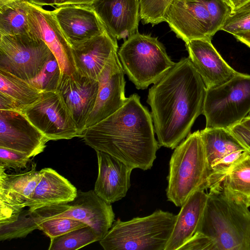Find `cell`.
Returning <instances> with one entry per match:
<instances>
[{
    "mask_svg": "<svg viewBox=\"0 0 250 250\" xmlns=\"http://www.w3.org/2000/svg\"><path fill=\"white\" fill-rule=\"evenodd\" d=\"M206 90L188 57L149 89L146 102L160 147L175 149L188 136L202 114Z\"/></svg>",
    "mask_w": 250,
    "mask_h": 250,
    "instance_id": "6da1fadb",
    "label": "cell"
},
{
    "mask_svg": "<svg viewBox=\"0 0 250 250\" xmlns=\"http://www.w3.org/2000/svg\"><path fill=\"white\" fill-rule=\"evenodd\" d=\"M83 139L93 148L107 153L133 168L150 169L160 148L151 113L136 93L114 113L86 129Z\"/></svg>",
    "mask_w": 250,
    "mask_h": 250,
    "instance_id": "7a4b0ae2",
    "label": "cell"
},
{
    "mask_svg": "<svg viewBox=\"0 0 250 250\" xmlns=\"http://www.w3.org/2000/svg\"><path fill=\"white\" fill-rule=\"evenodd\" d=\"M196 232L212 241L213 250H250V210L222 183L210 187Z\"/></svg>",
    "mask_w": 250,
    "mask_h": 250,
    "instance_id": "3957f363",
    "label": "cell"
},
{
    "mask_svg": "<svg viewBox=\"0 0 250 250\" xmlns=\"http://www.w3.org/2000/svg\"><path fill=\"white\" fill-rule=\"evenodd\" d=\"M69 218L82 221L93 228L101 239L114 222L112 206L94 191L78 190L75 199L68 203L38 208L33 211L23 210L15 221V227L21 237L35 229L36 225L48 219Z\"/></svg>",
    "mask_w": 250,
    "mask_h": 250,
    "instance_id": "277c9868",
    "label": "cell"
},
{
    "mask_svg": "<svg viewBox=\"0 0 250 250\" xmlns=\"http://www.w3.org/2000/svg\"><path fill=\"white\" fill-rule=\"evenodd\" d=\"M177 216L159 209L127 221L118 219L100 244L105 250H165Z\"/></svg>",
    "mask_w": 250,
    "mask_h": 250,
    "instance_id": "5b68a950",
    "label": "cell"
},
{
    "mask_svg": "<svg viewBox=\"0 0 250 250\" xmlns=\"http://www.w3.org/2000/svg\"><path fill=\"white\" fill-rule=\"evenodd\" d=\"M209 171L200 131L189 133L174 149L170 161L167 200L182 207L197 190H207Z\"/></svg>",
    "mask_w": 250,
    "mask_h": 250,
    "instance_id": "8992f818",
    "label": "cell"
},
{
    "mask_svg": "<svg viewBox=\"0 0 250 250\" xmlns=\"http://www.w3.org/2000/svg\"><path fill=\"white\" fill-rule=\"evenodd\" d=\"M118 55L125 73L137 89L157 83L175 63L157 37L139 32L125 41Z\"/></svg>",
    "mask_w": 250,
    "mask_h": 250,
    "instance_id": "52a82bcc",
    "label": "cell"
},
{
    "mask_svg": "<svg viewBox=\"0 0 250 250\" xmlns=\"http://www.w3.org/2000/svg\"><path fill=\"white\" fill-rule=\"evenodd\" d=\"M250 113V75L239 73L218 87L208 88L202 114L206 128H229Z\"/></svg>",
    "mask_w": 250,
    "mask_h": 250,
    "instance_id": "ba28073f",
    "label": "cell"
},
{
    "mask_svg": "<svg viewBox=\"0 0 250 250\" xmlns=\"http://www.w3.org/2000/svg\"><path fill=\"white\" fill-rule=\"evenodd\" d=\"M53 55L45 43L29 31L0 36V70L23 80L35 77Z\"/></svg>",
    "mask_w": 250,
    "mask_h": 250,
    "instance_id": "9c48e42d",
    "label": "cell"
},
{
    "mask_svg": "<svg viewBox=\"0 0 250 250\" xmlns=\"http://www.w3.org/2000/svg\"><path fill=\"white\" fill-rule=\"evenodd\" d=\"M19 111L49 141L83 136L57 90L42 92L38 100Z\"/></svg>",
    "mask_w": 250,
    "mask_h": 250,
    "instance_id": "30bf717a",
    "label": "cell"
},
{
    "mask_svg": "<svg viewBox=\"0 0 250 250\" xmlns=\"http://www.w3.org/2000/svg\"><path fill=\"white\" fill-rule=\"evenodd\" d=\"M125 72L118 50L114 51L98 78L99 88L93 109L86 124V129L109 116L122 107L125 96Z\"/></svg>",
    "mask_w": 250,
    "mask_h": 250,
    "instance_id": "8fae6325",
    "label": "cell"
},
{
    "mask_svg": "<svg viewBox=\"0 0 250 250\" xmlns=\"http://www.w3.org/2000/svg\"><path fill=\"white\" fill-rule=\"evenodd\" d=\"M29 31L47 45L56 57L61 75L77 70L71 46L62 31L52 11L27 2Z\"/></svg>",
    "mask_w": 250,
    "mask_h": 250,
    "instance_id": "7c38bea8",
    "label": "cell"
},
{
    "mask_svg": "<svg viewBox=\"0 0 250 250\" xmlns=\"http://www.w3.org/2000/svg\"><path fill=\"white\" fill-rule=\"evenodd\" d=\"M164 21L185 43L212 39L210 15L198 0H173L166 13Z\"/></svg>",
    "mask_w": 250,
    "mask_h": 250,
    "instance_id": "4fadbf2b",
    "label": "cell"
},
{
    "mask_svg": "<svg viewBox=\"0 0 250 250\" xmlns=\"http://www.w3.org/2000/svg\"><path fill=\"white\" fill-rule=\"evenodd\" d=\"M33 164L29 171L8 174L0 167V224L15 221L26 207L41 178V171Z\"/></svg>",
    "mask_w": 250,
    "mask_h": 250,
    "instance_id": "5bb4252c",
    "label": "cell"
},
{
    "mask_svg": "<svg viewBox=\"0 0 250 250\" xmlns=\"http://www.w3.org/2000/svg\"><path fill=\"white\" fill-rule=\"evenodd\" d=\"M48 141L19 111L0 110V147L31 158L42 152Z\"/></svg>",
    "mask_w": 250,
    "mask_h": 250,
    "instance_id": "9a60e30c",
    "label": "cell"
},
{
    "mask_svg": "<svg viewBox=\"0 0 250 250\" xmlns=\"http://www.w3.org/2000/svg\"><path fill=\"white\" fill-rule=\"evenodd\" d=\"M98 88L97 80L78 70L71 75L61 76L57 90L83 135L86 130L87 119L95 105Z\"/></svg>",
    "mask_w": 250,
    "mask_h": 250,
    "instance_id": "2e32d148",
    "label": "cell"
},
{
    "mask_svg": "<svg viewBox=\"0 0 250 250\" xmlns=\"http://www.w3.org/2000/svg\"><path fill=\"white\" fill-rule=\"evenodd\" d=\"M52 12L71 47L107 31L92 5H65Z\"/></svg>",
    "mask_w": 250,
    "mask_h": 250,
    "instance_id": "e0dca14e",
    "label": "cell"
},
{
    "mask_svg": "<svg viewBox=\"0 0 250 250\" xmlns=\"http://www.w3.org/2000/svg\"><path fill=\"white\" fill-rule=\"evenodd\" d=\"M211 41L196 39L185 43L188 58L207 89L222 85L239 73L225 62Z\"/></svg>",
    "mask_w": 250,
    "mask_h": 250,
    "instance_id": "ac0fdd59",
    "label": "cell"
},
{
    "mask_svg": "<svg viewBox=\"0 0 250 250\" xmlns=\"http://www.w3.org/2000/svg\"><path fill=\"white\" fill-rule=\"evenodd\" d=\"M98 174L94 190L109 204L125 197L130 184L132 167L113 156L96 150Z\"/></svg>",
    "mask_w": 250,
    "mask_h": 250,
    "instance_id": "d6986e66",
    "label": "cell"
},
{
    "mask_svg": "<svg viewBox=\"0 0 250 250\" xmlns=\"http://www.w3.org/2000/svg\"><path fill=\"white\" fill-rule=\"evenodd\" d=\"M92 6L108 33L117 40L138 32L140 0H99Z\"/></svg>",
    "mask_w": 250,
    "mask_h": 250,
    "instance_id": "ffe728a7",
    "label": "cell"
},
{
    "mask_svg": "<svg viewBox=\"0 0 250 250\" xmlns=\"http://www.w3.org/2000/svg\"><path fill=\"white\" fill-rule=\"evenodd\" d=\"M77 70L98 81L112 53L118 49L117 40L108 31L72 46Z\"/></svg>",
    "mask_w": 250,
    "mask_h": 250,
    "instance_id": "44dd1931",
    "label": "cell"
},
{
    "mask_svg": "<svg viewBox=\"0 0 250 250\" xmlns=\"http://www.w3.org/2000/svg\"><path fill=\"white\" fill-rule=\"evenodd\" d=\"M41 171V179L26 205L29 210L67 203L75 199L78 190L67 179L51 168L45 167Z\"/></svg>",
    "mask_w": 250,
    "mask_h": 250,
    "instance_id": "7402d4cb",
    "label": "cell"
},
{
    "mask_svg": "<svg viewBox=\"0 0 250 250\" xmlns=\"http://www.w3.org/2000/svg\"><path fill=\"white\" fill-rule=\"evenodd\" d=\"M205 190H197L182 205L165 250H179L196 233L208 198Z\"/></svg>",
    "mask_w": 250,
    "mask_h": 250,
    "instance_id": "603a6c76",
    "label": "cell"
},
{
    "mask_svg": "<svg viewBox=\"0 0 250 250\" xmlns=\"http://www.w3.org/2000/svg\"><path fill=\"white\" fill-rule=\"evenodd\" d=\"M42 93L29 81L0 70V110L19 111L33 104Z\"/></svg>",
    "mask_w": 250,
    "mask_h": 250,
    "instance_id": "cb8c5ba5",
    "label": "cell"
},
{
    "mask_svg": "<svg viewBox=\"0 0 250 250\" xmlns=\"http://www.w3.org/2000/svg\"><path fill=\"white\" fill-rule=\"evenodd\" d=\"M200 134L209 172L214 164L228 154L246 150L229 128L205 127Z\"/></svg>",
    "mask_w": 250,
    "mask_h": 250,
    "instance_id": "d4e9b609",
    "label": "cell"
},
{
    "mask_svg": "<svg viewBox=\"0 0 250 250\" xmlns=\"http://www.w3.org/2000/svg\"><path fill=\"white\" fill-rule=\"evenodd\" d=\"M224 188L236 199L250 207V153L244 155L230 167L222 183Z\"/></svg>",
    "mask_w": 250,
    "mask_h": 250,
    "instance_id": "484cf974",
    "label": "cell"
},
{
    "mask_svg": "<svg viewBox=\"0 0 250 250\" xmlns=\"http://www.w3.org/2000/svg\"><path fill=\"white\" fill-rule=\"evenodd\" d=\"M27 1H18L0 7V36L29 32Z\"/></svg>",
    "mask_w": 250,
    "mask_h": 250,
    "instance_id": "4316f807",
    "label": "cell"
},
{
    "mask_svg": "<svg viewBox=\"0 0 250 250\" xmlns=\"http://www.w3.org/2000/svg\"><path fill=\"white\" fill-rule=\"evenodd\" d=\"M101 238L90 226L74 229L50 239L49 250H75L91 243L100 241Z\"/></svg>",
    "mask_w": 250,
    "mask_h": 250,
    "instance_id": "83f0119b",
    "label": "cell"
},
{
    "mask_svg": "<svg viewBox=\"0 0 250 250\" xmlns=\"http://www.w3.org/2000/svg\"><path fill=\"white\" fill-rule=\"evenodd\" d=\"M61 76L60 67L56 57L53 55L38 74L28 81L42 92L56 90Z\"/></svg>",
    "mask_w": 250,
    "mask_h": 250,
    "instance_id": "f1b7e54d",
    "label": "cell"
},
{
    "mask_svg": "<svg viewBox=\"0 0 250 250\" xmlns=\"http://www.w3.org/2000/svg\"><path fill=\"white\" fill-rule=\"evenodd\" d=\"M173 0H140V16L144 24L152 26L164 21L166 13Z\"/></svg>",
    "mask_w": 250,
    "mask_h": 250,
    "instance_id": "f546056e",
    "label": "cell"
},
{
    "mask_svg": "<svg viewBox=\"0 0 250 250\" xmlns=\"http://www.w3.org/2000/svg\"><path fill=\"white\" fill-rule=\"evenodd\" d=\"M86 225L82 221L72 218H56L37 223L35 229L42 230L51 239Z\"/></svg>",
    "mask_w": 250,
    "mask_h": 250,
    "instance_id": "4dcf8cb0",
    "label": "cell"
},
{
    "mask_svg": "<svg viewBox=\"0 0 250 250\" xmlns=\"http://www.w3.org/2000/svg\"><path fill=\"white\" fill-rule=\"evenodd\" d=\"M208 11L211 22V35L213 37L221 29L233 8L227 0H198Z\"/></svg>",
    "mask_w": 250,
    "mask_h": 250,
    "instance_id": "1f68e13d",
    "label": "cell"
},
{
    "mask_svg": "<svg viewBox=\"0 0 250 250\" xmlns=\"http://www.w3.org/2000/svg\"><path fill=\"white\" fill-rule=\"evenodd\" d=\"M221 30L234 35L250 31V10L233 11Z\"/></svg>",
    "mask_w": 250,
    "mask_h": 250,
    "instance_id": "d6a6232c",
    "label": "cell"
},
{
    "mask_svg": "<svg viewBox=\"0 0 250 250\" xmlns=\"http://www.w3.org/2000/svg\"><path fill=\"white\" fill-rule=\"evenodd\" d=\"M26 154L15 150L0 147V167L5 169L19 170L26 168L30 161Z\"/></svg>",
    "mask_w": 250,
    "mask_h": 250,
    "instance_id": "836d02e7",
    "label": "cell"
},
{
    "mask_svg": "<svg viewBox=\"0 0 250 250\" xmlns=\"http://www.w3.org/2000/svg\"><path fill=\"white\" fill-rule=\"evenodd\" d=\"M213 250V245L209 238L196 232L179 250Z\"/></svg>",
    "mask_w": 250,
    "mask_h": 250,
    "instance_id": "e575fe53",
    "label": "cell"
},
{
    "mask_svg": "<svg viewBox=\"0 0 250 250\" xmlns=\"http://www.w3.org/2000/svg\"><path fill=\"white\" fill-rule=\"evenodd\" d=\"M229 129L246 150L250 153V130L241 123Z\"/></svg>",
    "mask_w": 250,
    "mask_h": 250,
    "instance_id": "d590c367",
    "label": "cell"
},
{
    "mask_svg": "<svg viewBox=\"0 0 250 250\" xmlns=\"http://www.w3.org/2000/svg\"><path fill=\"white\" fill-rule=\"evenodd\" d=\"M99 0H56L55 5L56 7L69 5H93Z\"/></svg>",
    "mask_w": 250,
    "mask_h": 250,
    "instance_id": "8d00e7d4",
    "label": "cell"
},
{
    "mask_svg": "<svg viewBox=\"0 0 250 250\" xmlns=\"http://www.w3.org/2000/svg\"><path fill=\"white\" fill-rule=\"evenodd\" d=\"M238 41L250 48V31L237 34L233 36Z\"/></svg>",
    "mask_w": 250,
    "mask_h": 250,
    "instance_id": "74e56055",
    "label": "cell"
},
{
    "mask_svg": "<svg viewBox=\"0 0 250 250\" xmlns=\"http://www.w3.org/2000/svg\"><path fill=\"white\" fill-rule=\"evenodd\" d=\"M26 1L33 3L34 4L43 6L45 5H50L54 6L56 0H26Z\"/></svg>",
    "mask_w": 250,
    "mask_h": 250,
    "instance_id": "f35d334b",
    "label": "cell"
},
{
    "mask_svg": "<svg viewBox=\"0 0 250 250\" xmlns=\"http://www.w3.org/2000/svg\"><path fill=\"white\" fill-rule=\"evenodd\" d=\"M250 10V1L247 3L243 4L239 7L235 8L233 10V11H247Z\"/></svg>",
    "mask_w": 250,
    "mask_h": 250,
    "instance_id": "ab89813d",
    "label": "cell"
},
{
    "mask_svg": "<svg viewBox=\"0 0 250 250\" xmlns=\"http://www.w3.org/2000/svg\"><path fill=\"white\" fill-rule=\"evenodd\" d=\"M18 1H26V0H0V7Z\"/></svg>",
    "mask_w": 250,
    "mask_h": 250,
    "instance_id": "60d3db41",
    "label": "cell"
},
{
    "mask_svg": "<svg viewBox=\"0 0 250 250\" xmlns=\"http://www.w3.org/2000/svg\"><path fill=\"white\" fill-rule=\"evenodd\" d=\"M241 123L250 130V116L245 118Z\"/></svg>",
    "mask_w": 250,
    "mask_h": 250,
    "instance_id": "b9f144b4",
    "label": "cell"
},
{
    "mask_svg": "<svg viewBox=\"0 0 250 250\" xmlns=\"http://www.w3.org/2000/svg\"><path fill=\"white\" fill-rule=\"evenodd\" d=\"M227 0L229 2V3L231 4L232 7L234 9V8L236 7V6H237V4L238 3V2H239V1L240 0Z\"/></svg>",
    "mask_w": 250,
    "mask_h": 250,
    "instance_id": "7bdbcfd3",
    "label": "cell"
},
{
    "mask_svg": "<svg viewBox=\"0 0 250 250\" xmlns=\"http://www.w3.org/2000/svg\"><path fill=\"white\" fill-rule=\"evenodd\" d=\"M250 1V0H240L239 1V2H238V3L237 4V6H236L235 8H234L233 9V10L235 8H237L238 7H239V6L242 5L243 4L247 3V2Z\"/></svg>",
    "mask_w": 250,
    "mask_h": 250,
    "instance_id": "ee69618b",
    "label": "cell"
}]
</instances>
